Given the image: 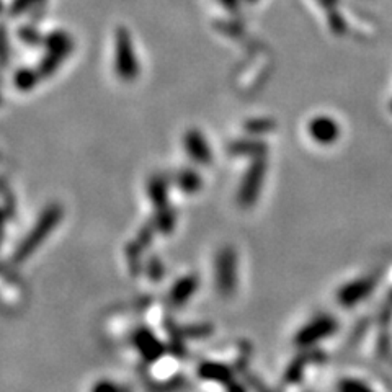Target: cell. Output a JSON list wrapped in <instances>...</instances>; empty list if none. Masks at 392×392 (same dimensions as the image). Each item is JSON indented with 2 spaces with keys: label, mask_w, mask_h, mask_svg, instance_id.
<instances>
[{
  "label": "cell",
  "mask_w": 392,
  "mask_h": 392,
  "mask_svg": "<svg viewBox=\"0 0 392 392\" xmlns=\"http://www.w3.org/2000/svg\"><path fill=\"white\" fill-rule=\"evenodd\" d=\"M196 288H198V279L195 277L182 278L177 285L174 286L172 292H170V301H172L174 304L182 306L195 295Z\"/></svg>",
  "instance_id": "cell-7"
},
{
  "label": "cell",
  "mask_w": 392,
  "mask_h": 392,
  "mask_svg": "<svg viewBox=\"0 0 392 392\" xmlns=\"http://www.w3.org/2000/svg\"><path fill=\"white\" fill-rule=\"evenodd\" d=\"M265 169H267V167H265L263 160H255L254 164H252L244 182H242L241 192H239V201H241V205L250 206L256 201L261 190V185H263L265 172H267Z\"/></svg>",
  "instance_id": "cell-3"
},
{
  "label": "cell",
  "mask_w": 392,
  "mask_h": 392,
  "mask_svg": "<svg viewBox=\"0 0 392 392\" xmlns=\"http://www.w3.org/2000/svg\"><path fill=\"white\" fill-rule=\"evenodd\" d=\"M92 392H121V387L111 381H100L93 386Z\"/></svg>",
  "instance_id": "cell-12"
},
{
  "label": "cell",
  "mask_w": 392,
  "mask_h": 392,
  "mask_svg": "<svg viewBox=\"0 0 392 392\" xmlns=\"http://www.w3.org/2000/svg\"><path fill=\"white\" fill-rule=\"evenodd\" d=\"M136 344L139 346V350L142 351L144 357L149 358V360H154L162 353V346H160L159 342H157L154 337H152L151 333L146 332V330L139 333L138 339H136Z\"/></svg>",
  "instance_id": "cell-8"
},
{
  "label": "cell",
  "mask_w": 392,
  "mask_h": 392,
  "mask_svg": "<svg viewBox=\"0 0 392 392\" xmlns=\"http://www.w3.org/2000/svg\"><path fill=\"white\" fill-rule=\"evenodd\" d=\"M337 328V322L333 321L330 315H321V317L314 319L312 322H309L303 330L296 335V344L301 346L312 345L315 342L326 339V337L332 335Z\"/></svg>",
  "instance_id": "cell-4"
},
{
  "label": "cell",
  "mask_w": 392,
  "mask_h": 392,
  "mask_svg": "<svg viewBox=\"0 0 392 392\" xmlns=\"http://www.w3.org/2000/svg\"><path fill=\"white\" fill-rule=\"evenodd\" d=\"M62 218V209L61 206L53 205L43 211L41 219L38 221V224L33 227V231L30 232V236L25 239L24 244L20 245V249L17 252V260H24L26 256H30L36 250V247L41 245L44 241L48 239V234L56 229L57 224Z\"/></svg>",
  "instance_id": "cell-1"
},
{
  "label": "cell",
  "mask_w": 392,
  "mask_h": 392,
  "mask_svg": "<svg viewBox=\"0 0 392 392\" xmlns=\"http://www.w3.org/2000/svg\"><path fill=\"white\" fill-rule=\"evenodd\" d=\"M309 133L315 141L321 144H332L339 138V126L327 116H319L309 124Z\"/></svg>",
  "instance_id": "cell-6"
},
{
  "label": "cell",
  "mask_w": 392,
  "mask_h": 392,
  "mask_svg": "<svg viewBox=\"0 0 392 392\" xmlns=\"http://www.w3.org/2000/svg\"><path fill=\"white\" fill-rule=\"evenodd\" d=\"M342 391L344 392H373L371 389H368L366 386L358 381H344L342 382Z\"/></svg>",
  "instance_id": "cell-11"
},
{
  "label": "cell",
  "mask_w": 392,
  "mask_h": 392,
  "mask_svg": "<svg viewBox=\"0 0 392 392\" xmlns=\"http://www.w3.org/2000/svg\"><path fill=\"white\" fill-rule=\"evenodd\" d=\"M375 288V278H362L357 281H351L339 291V303L345 308L358 304L364 299Z\"/></svg>",
  "instance_id": "cell-5"
},
{
  "label": "cell",
  "mask_w": 392,
  "mask_h": 392,
  "mask_svg": "<svg viewBox=\"0 0 392 392\" xmlns=\"http://www.w3.org/2000/svg\"><path fill=\"white\" fill-rule=\"evenodd\" d=\"M216 286L221 295H232L237 286V255L231 247L219 252L216 259Z\"/></svg>",
  "instance_id": "cell-2"
},
{
  "label": "cell",
  "mask_w": 392,
  "mask_h": 392,
  "mask_svg": "<svg viewBox=\"0 0 392 392\" xmlns=\"http://www.w3.org/2000/svg\"><path fill=\"white\" fill-rule=\"evenodd\" d=\"M200 375L203 377H208L211 381H227L231 377L229 369L219 366V364H203Z\"/></svg>",
  "instance_id": "cell-9"
},
{
  "label": "cell",
  "mask_w": 392,
  "mask_h": 392,
  "mask_svg": "<svg viewBox=\"0 0 392 392\" xmlns=\"http://www.w3.org/2000/svg\"><path fill=\"white\" fill-rule=\"evenodd\" d=\"M180 183V188L188 193H193L196 190H200L201 187V178L200 175L195 174V172H183L182 177L178 180Z\"/></svg>",
  "instance_id": "cell-10"
}]
</instances>
